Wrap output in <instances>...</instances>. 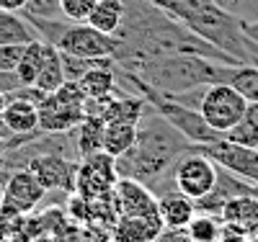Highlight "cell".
<instances>
[{
    "label": "cell",
    "mask_w": 258,
    "mask_h": 242,
    "mask_svg": "<svg viewBox=\"0 0 258 242\" xmlns=\"http://www.w3.org/2000/svg\"><path fill=\"white\" fill-rule=\"evenodd\" d=\"M29 0H0V11H13V13H21L26 8Z\"/></svg>",
    "instance_id": "d6a6232c"
},
{
    "label": "cell",
    "mask_w": 258,
    "mask_h": 242,
    "mask_svg": "<svg viewBox=\"0 0 258 242\" xmlns=\"http://www.w3.org/2000/svg\"><path fill=\"white\" fill-rule=\"evenodd\" d=\"M78 242H114V237H111L109 227H101V224L88 222V224L80 227V239Z\"/></svg>",
    "instance_id": "f1b7e54d"
},
{
    "label": "cell",
    "mask_w": 258,
    "mask_h": 242,
    "mask_svg": "<svg viewBox=\"0 0 258 242\" xmlns=\"http://www.w3.org/2000/svg\"><path fill=\"white\" fill-rule=\"evenodd\" d=\"M0 119H3L6 129L16 137L39 134V106L26 98H8Z\"/></svg>",
    "instance_id": "4fadbf2b"
},
{
    "label": "cell",
    "mask_w": 258,
    "mask_h": 242,
    "mask_svg": "<svg viewBox=\"0 0 258 242\" xmlns=\"http://www.w3.org/2000/svg\"><path fill=\"white\" fill-rule=\"evenodd\" d=\"M225 83L232 85L248 103H258V67H253L248 62L232 64Z\"/></svg>",
    "instance_id": "44dd1931"
},
{
    "label": "cell",
    "mask_w": 258,
    "mask_h": 242,
    "mask_svg": "<svg viewBox=\"0 0 258 242\" xmlns=\"http://www.w3.org/2000/svg\"><path fill=\"white\" fill-rule=\"evenodd\" d=\"M26 170L41 183L44 191H62L75 193V175L78 160L62 152H39L26 163Z\"/></svg>",
    "instance_id": "8992f818"
},
{
    "label": "cell",
    "mask_w": 258,
    "mask_h": 242,
    "mask_svg": "<svg viewBox=\"0 0 258 242\" xmlns=\"http://www.w3.org/2000/svg\"><path fill=\"white\" fill-rule=\"evenodd\" d=\"M186 239L188 242H217L220 234H222V222L214 214H204V211H197L194 219L186 224Z\"/></svg>",
    "instance_id": "cb8c5ba5"
},
{
    "label": "cell",
    "mask_w": 258,
    "mask_h": 242,
    "mask_svg": "<svg viewBox=\"0 0 258 242\" xmlns=\"http://www.w3.org/2000/svg\"><path fill=\"white\" fill-rule=\"evenodd\" d=\"M54 47L64 54H75V57H116L121 39L103 34V31L88 26L85 21L83 24H70L68 21V26L57 36Z\"/></svg>",
    "instance_id": "277c9868"
},
{
    "label": "cell",
    "mask_w": 258,
    "mask_h": 242,
    "mask_svg": "<svg viewBox=\"0 0 258 242\" xmlns=\"http://www.w3.org/2000/svg\"><path fill=\"white\" fill-rule=\"evenodd\" d=\"M103 129H106V121L101 116H85L70 131V139H73L78 157H88L93 152L103 149Z\"/></svg>",
    "instance_id": "5bb4252c"
},
{
    "label": "cell",
    "mask_w": 258,
    "mask_h": 242,
    "mask_svg": "<svg viewBox=\"0 0 258 242\" xmlns=\"http://www.w3.org/2000/svg\"><path fill=\"white\" fill-rule=\"evenodd\" d=\"M39 39L36 29L29 24V18L13 11H0V44H29Z\"/></svg>",
    "instance_id": "d6986e66"
},
{
    "label": "cell",
    "mask_w": 258,
    "mask_h": 242,
    "mask_svg": "<svg viewBox=\"0 0 258 242\" xmlns=\"http://www.w3.org/2000/svg\"><path fill=\"white\" fill-rule=\"evenodd\" d=\"M227 142H235V144H243V147H258V103H248L243 119L235 124L230 131L222 134Z\"/></svg>",
    "instance_id": "7402d4cb"
},
{
    "label": "cell",
    "mask_w": 258,
    "mask_h": 242,
    "mask_svg": "<svg viewBox=\"0 0 258 242\" xmlns=\"http://www.w3.org/2000/svg\"><path fill=\"white\" fill-rule=\"evenodd\" d=\"M217 170L220 168L214 165V160H209L204 152L194 147V152L181 155L170 168V181L178 193L188 196L191 201H199L217 186Z\"/></svg>",
    "instance_id": "3957f363"
},
{
    "label": "cell",
    "mask_w": 258,
    "mask_h": 242,
    "mask_svg": "<svg viewBox=\"0 0 258 242\" xmlns=\"http://www.w3.org/2000/svg\"><path fill=\"white\" fill-rule=\"evenodd\" d=\"M78 85L83 88L85 98H106L116 93V67H91Z\"/></svg>",
    "instance_id": "ffe728a7"
},
{
    "label": "cell",
    "mask_w": 258,
    "mask_h": 242,
    "mask_svg": "<svg viewBox=\"0 0 258 242\" xmlns=\"http://www.w3.org/2000/svg\"><path fill=\"white\" fill-rule=\"evenodd\" d=\"M0 204H3V183H0Z\"/></svg>",
    "instance_id": "8d00e7d4"
},
{
    "label": "cell",
    "mask_w": 258,
    "mask_h": 242,
    "mask_svg": "<svg viewBox=\"0 0 258 242\" xmlns=\"http://www.w3.org/2000/svg\"><path fill=\"white\" fill-rule=\"evenodd\" d=\"M64 83V70H62V59H59V49L54 44H49L47 59L41 64V70L34 80V88H39L41 93H54L57 88Z\"/></svg>",
    "instance_id": "603a6c76"
},
{
    "label": "cell",
    "mask_w": 258,
    "mask_h": 242,
    "mask_svg": "<svg viewBox=\"0 0 258 242\" xmlns=\"http://www.w3.org/2000/svg\"><path fill=\"white\" fill-rule=\"evenodd\" d=\"M124 16H126V3L124 0H98L96 8L91 11V16L85 18V24L116 36L124 26Z\"/></svg>",
    "instance_id": "9a60e30c"
},
{
    "label": "cell",
    "mask_w": 258,
    "mask_h": 242,
    "mask_svg": "<svg viewBox=\"0 0 258 242\" xmlns=\"http://www.w3.org/2000/svg\"><path fill=\"white\" fill-rule=\"evenodd\" d=\"M21 80L16 72H0V93H6V96H13L16 91H21Z\"/></svg>",
    "instance_id": "f546056e"
},
{
    "label": "cell",
    "mask_w": 258,
    "mask_h": 242,
    "mask_svg": "<svg viewBox=\"0 0 258 242\" xmlns=\"http://www.w3.org/2000/svg\"><path fill=\"white\" fill-rule=\"evenodd\" d=\"M3 242H31V237L26 232H13V234L3 237Z\"/></svg>",
    "instance_id": "836d02e7"
},
{
    "label": "cell",
    "mask_w": 258,
    "mask_h": 242,
    "mask_svg": "<svg viewBox=\"0 0 258 242\" xmlns=\"http://www.w3.org/2000/svg\"><path fill=\"white\" fill-rule=\"evenodd\" d=\"M0 242H3V237H0Z\"/></svg>",
    "instance_id": "f35d334b"
},
{
    "label": "cell",
    "mask_w": 258,
    "mask_h": 242,
    "mask_svg": "<svg viewBox=\"0 0 258 242\" xmlns=\"http://www.w3.org/2000/svg\"><path fill=\"white\" fill-rule=\"evenodd\" d=\"M26 16L31 18H59V0H29L26 3Z\"/></svg>",
    "instance_id": "4316f807"
},
{
    "label": "cell",
    "mask_w": 258,
    "mask_h": 242,
    "mask_svg": "<svg viewBox=\"0 0 258 242\" xmlns=\"http://www.w3.org/2000/svg\"><path fill=\"white\" fill-rule=\"evenodd\" d=\"M220 222L243 234H253L258 229V193H238L222 204Z\"/></svg>",
    "instance_id": "9c48e42d"
},
{
    "label": "cell",
    "mask_w": 258,
    "mask_h": 242,
    "mask_svg": "<svg viewBox=\"0 0 258 242\" xmlns=\"http://www.w3.org/2000/svg\"><path fill=\"white\" fill-rule=\"evenodd\" d=\"M153 242H163V239H153Z\"/></svg>",
    "instance_id": "74e56055"
},
{
    "label": "cell",
    "mask_w": 258,
    "mask_h": 242,
    "mask_svg": "<svg viewBox=\"0 0 258 242\" xmlns=\"http://www.w3.org/2000/svg\"><path fill=\"white\" fill-rule=\"evenodd\" d=\"M114 204L119 216H153L158 214V199L145 183L135 178H119L114 186Z\"/></svg>",
    "instance_id": "ba28073f"
},
{
    "label": "cell",
    "mask_w": 258,
    "mask_h": 242,
    "mask_svg": "<svg viewBox=\"0 0 258 242\" xmlns=\"http://www.w3.org/2000/svg\"><path fill=\"white\" fill-rule=\"evenodd\" d=\"M255 149H258V147H255Z\"/></svg>",
    "instance_id": "ab89813d"
},
{
    "label": "cell",
    "mask_w": 258,
    "mask_h": 242,
    "mask_svg": "<svg viewBox=\"0 0 258 242\" xmlns=\"http://www.w3.org/2000/svg\"><path fill=\"white\" fill-rule=\"evenodd\" d=\"M47 52H49V41H41V39H34L24 47V54H21V62L16 67V75L21 80V85H34L41 64L47 59Z\"/></svg>",
    "instance_id": "ac0fdd59"
},
{
    "label": "cell",
    "mask_w": 258,
    "mask_h": 242,
    "mask_svg": "<svg viewBox=\"0 0 258 242\" xmlns=\"http://www.w3.org/2000/svg\"><path fill=\"white\" fill-rule=\"evenodd\" d=\"M155 199H158L160 222H163L165 229H186V224L194 219V214H197V204H194L188 196L178 193L176 188L158 193Z\"/></svg>",
    "instance_id": "8fae6325"
},
{
    "label": "cell",
    "mask_w": 258,
    "mask_h": 242,
    "mask_svg": "<svg viewBox=\"0 0 258 242\" xmlns=\"http://www.w3.org/2000/svg\"><path fill=\"white\" fill-rule=\"evenodd\" d=\"M64 214L70 216V222L75 224H88L91 222V201L85 199V196L80 193H73L70 199H68V206H64Z\"/></svg>",
    "instance_id": "484cf974"
},
{
    "label": "cell",
    "mask_w": 258,
    "mask_h": 242,
    "mask_svg": "<svg viewBox=\"0 0 258 242\" xmlns=\"http://www.w3.org/2000/svg\"><path fill=\"white\" fill-rule=\"evenodd\" d=\"M85 119L83 106H62V103H39V131L44 134H70Z\"/></svg>",
    "instance_id": "30bf717a"
},
{
    "label": "cell",
    "mask_w": 258,
    "mask_h": 242,
    "mask_svg": "<svg viewBox=\"0 0 258 242\" xmlns=\"http://www.w3.org/2000/svg\"><path fill=\"white\" fill-rule=\"evenodd\" d=\"M194 147H197L199 152H204L209 160H214L217 168L238 175V178H243L248 183H258V149L227 142L225 137H220L217 142L194 144Z\"/></svg>",
    "instance_id": "52a82bcc"
},
{
    "label": "cell",
    "mask_w": 258,
    "mask_h": 242,
    "mask_svg": "<svg viewBox=\"0 0 258 242\" xmlns=\"http://www.w3.org/2000/svg\"><path fill=\"white\" fill-rule=\"evenodd\" d=\"M135 139H137V124L109 121L103 129V152H109L111 157H121L132 149Z\"/></svg>",
    "instance_id": "e0dca14e"
},
{
    "label": "cell",
    "mask_w": 258,
    "mask_h": 242,
    "mask_svg": "<svg viewBox=\"0 0 258 242\" xmlns=\"http://www.w3.org/2000/svg\"><path fill=\"white\" fill-rule=\"evenodd\" d=\"M26 44H0V72H16Z\"/></svg>",
    "instance_id": "83f0119b"
},
{
    "label": "cell",
    "mask_w": 258,
    "mask_h": 242,
    "mask_svg": "<svg viewBox=\"0 0 258 242\" xmlns=\"http://www.w3.org/2000/svg\"><path fill=\"white\" fill-rule=\"evenodd\" d=\"M31 242H62V239H59V237H54V234H49V232H44V234L34 237Z\"/></svg>",
    "instance_id": "e575fe53"
},
{
    "label": "cell",
    "mask_w": 258,
    "mask_h": 242,
    "mask_svg": "<svg viewBox=\"0 0 258 242\" xmlns=\"http://www.w3.org/2000/svg\"><path fill=\"white\" fill-rule=\"evenodd\" d=\"M6 103H8V96H6V93H0V114H3V108H6Z\"/></svg>",
    "instance_id": "d590c367"
},
{
    "label": "cell",
    "mask_w": 258,
    "mask_h": 242,
    "mask_svg": "<svg viewBox=\"0 0 258 242\" xmlns=\"http://www.w3.org/2000/svg\"><path fill=\"white\" fill-rule=\"evenodd\" d=\"M147 108H150V103H147L142 96H137V93H126V96H119V98H116V93H114L111 103L106 106V111H103L101 119H103L106 124H109V121L140 124L142 116L147 114Z\"/></svg>",
    "instance_id": "2e32d148"
},
{
    "label": "cell",
    "mask_w": 258,
    "mask_h": 242,
    "mask_svg": "<svg viewBox=\"0 0 258 242\" xmlns=\"http://www.w3.org/2000/svg\"><path fill=\"white\" fill-rule=\"evenodd\" d=\"M217 242H248V234H243V232H238V229L222 224V234H220Z\"/></svg>",
    "instance_id": "1f68e13d"
},
{
    "label": "cell",
    "mask_w": 258,
    "mask_h": 242,
    "mask_svg": "<svg viewBox=\"0 0 258 242\" xmlns=\"http://www.w3.org/2000/svg\"><path fill=\"white\" fill-rule=\"evenodd\" d=\"M194 144L178 134L160 114L147 108V114L137 124V139L126 155L116 157V175L119 178H135L147 188L158 183L181 155H186Z\"/></svg>",
    "instance_id": "6da1fadb"
},
{
    "label": "cell",
    "mask_w": 258,
    "mask_h": 242,
    "mask_svg": "<svg viewBox=\"0 0 258 242\" xmlns=\"http://www.w3.org/2000/svg\"><path fill=\"white\" fill-rule=\"evenodd\" d=\"M47 191L26 168L13 170L3 183V204H0V216H26L34 214L36 206L44 201Z\"/></svg>",
    "instance_id": "5b68a950"
},
{
    "label": "cell",
    "mask_w": 258,
    "mask_h": 242,
    "mask_svg": "<svg viewBox=\"0 0 258 242\" xmlns=\"http://www.w3.org/2000/svg\"><path fill=\"white\" fill-rule=\"evenodd\" d=\"M98 0H59V11L62 18L70 21V24H83L85 18L91 16V11L96 8Z\"/></svg>",
    "instance_id": "d4e9b609"
},
{
    "label": "cell",
    "mask_w": 258,
    "mask_h": 242,
    "mask_svg": "<svg viewBox=\"0 0 258 242\" xmlns=\"http://www.w3.org/2000/svg\"><path fill=\"white\" fill-rule=\"evenodd\" d=\"M160 214L153 216H119L116 224L111 227L114 242H153L163 232Z\"/></svg>",
    "instance_id": "7c38bea8"
},
{
    "label": "cell",
    "mask_w": 258,
    "mask_h": 242,
    "mask_svg": "<svg viewBox=\"0 0 258 242\" xmlns=\"http://www.w3.org/2000/svg\"><path fill=\"white\" fill-rule=\"evenodd\" d=\"M240 31H243V36H245L250 44H255V47H258V18H255V21L240 18Z\"/></svg>",
    "instance_id": "4dcf8cb0"
},
{
    "label": "cell",
    "mask_w": 258,
    "mask_h": 242,
    "mask_svg": "<svg viewBox=\"0 0 258 242\" xmlns=\"http://www.w3.org/2000/svg\"><path fill=\"white\" fill-rule=\"evenodd\" d=\"M248 108V101L235 91L227 83H212L204 85L202 91V101H199V114L204 116V121L217 131L225 134L235 124H238Z\"/></svg>",
    "instance_id": "7a4b0ae2"
}]
</instances>
